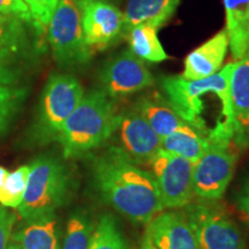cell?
<instances>
[{
    "label": "cell",
    "instance_id": "obj_1",
    "mask_svg": "<svg viewBox=\"0 0 249 249\" xmlns=\"http://www.w3.org/2000/svg\"><path fill=\"white\" fill-rule=\"evenodd\" d=\"M96 188L102 197L136 224H148L164 211L151 173L142 170L118 147H111L92 165Z\"/></svg>",
    "mask_w": 249,
    "mask_h": 249
},
{
    "label": "cell",
    "instance_id": "obj_2",
    "mask_svg": "<svg viewBox=\"0 0 249 249\" xmlns=\"http://www.w3.org/2000/svg\"><path fill=\"white\" fill-rule=\"evenodd\" d=\"M119 113L113 99L102 89L83 95L80 104L62 126L57 141L67 160L77 158L101 147L113 136Z\"/></svg>",
    "mask_w": 249,
    "mask_h": 249
},
{
    "label": "cell",
    "instance_id": "obj_3",
    "mask_svg": "<svg viewBox=\"0 0 249 249\" xmlns=\"http://www.w3.org/2000/svg\"><path fill=\"white\" fill-rule=\"evenodd\" d=\"M234 62L220 68L213 75L200 80L188 81L182 76H163L160 87L173 110L186 123L193 124L202 132H207L205 124L201 118L203 103L201 97L208 92H213L222 102L224 121L232 127L231 107V76Z\"/></svg>",
    "mask_w": 249,
    "mask_h": 249
},
{
    "label": "cell",
    "instance_id": "obj_4",
    "mask_svg": "<svg viewBox=\"0 0 249 249\" xmlns=\"http://www.w3.org/2000/svg\"><path fill=\"white\" fill-rule=\"evenodd\" d=\"M207 150L194 164L193 188L194 195L203 200H218L225 193L233 178L238 152L233 141V128L219 121L208 133Z\"/></svg>",
    "mask_w": 249,
    "mask_h": 249
},
{
    "label": "cell",
    "instance_id": "obj_5",
    "mask_svg": "<svg viewBox=\"0 0 249 249\" xmlns=\"http://www.w3.org/2000/svg\"><path fill=\"white\" fill-rule=\"evenodd\" d=\"M83 95L85 90L75 76L66 73L52 74L40 96L30 139L37 144L57 141L65 121L80 104Z\"/></svg>",
    "mask_w": 249,
    "mask_h": 249
},
{
    "label": "cell",
    "instance_id": "obj_6",
    "mask_svg": "<svg viewBox=\"0 0 249 249\" xmlns=\"http://www.w3.org/2000/svg\"><path fill=\"white\" fill-rule=\"evenodd\" d=\"M30 173L23 201L18 208L23 219L53 213L71 194V177L60 160L40 156L29 164Z\"/></svg>",
    "mask_w": 249,
    "mask_h": 249
},
{
    "label": "cell",
    "instance_id": "obj_7",
    "mask_svg": "<svg viewBox=\"0 0 249 249\" xmlns=\"http://www.w3.org/2000/svg\"><path fill=\"white\" fill-rule=\"evenodd\" d=\"M31 27L35 26L0 14V85L17 87L35 64L40 49L37 37L42 34L33 35Z\"/></svg>",
    "mask_w": 249,
    "mask_h": 249
},
{
    "label": "cell",
    "instance_id": "obj_8",
    "mask_svg": "<svg viewBox=\"0 0 249 249\" xmlns=\"http://www.w3.org/2000/svg\"><path fill=\"white\" fill-rule=\"evenodd\" d=\"M48 29L50 46L59 66L70 70L88 64L92 52L86 44L75 0H59Z\"/></svg>",
    "mask_w": 249,
    "mask_h": 249
},
{
    "label": "cell",
    "instance_id": "obj_9",
    "mask_svg": "<svg viewBox=\"0 0 249 249\" xmlns=\"http://www.w3.org/2000/svg\"><path fill=\"white\" fill-rule=\"evenodd\" d=\"M149 164L164 209H178L191 203L195 163L160 149Z\"/></svg>",
    "mask_w": 249,
    "mask_h": 249
},
{
    "label": "cell",
    "instance_id": "obj_10",
    "mask_svg": "<svg viewBox=\"0 0 249 249\" xmlns=\"http://www.w3.org/2000/svg\"><path fill=\"white\" fill-rule=\"evenodd\" d=\"M200 249H247L236 224L225 213L211 205L195 204L187 210Z\"/></svg>",
    "mask_w": 249,
    "mask_h": 249
},
{
    "label": "cell",
    "instance_id": "obj_11",
    "mask_svg": "<svg viewBox=\"0 0 249 249\" xmlns=\"http://www.w3.org/2000/svg\"><path fill=\"white\" fill-rule=\"evenodd\" d=\"M99 82L103 91L114 99L149 88L155 79L144 61L127 49L105 62L99 71Z\"/></svg>",
    "mask_w": 249,
    "mask_h": 249
},
{
    "label": "cell",
    "instance_id": "obj_12",
    "mask_svg": "<svg viewBox=\"0 0 249 249\" xmlns=\"http://www.w3.org/2000/svg\"><path fill=\"white\" fill-rule=\"evenodd\" d=\"M80 9L86 44L102 51L113 44L123 34L124 13L108 0H75Z\"/></svg>",
    "mask_w": 249,
    "mask_h": 249
},
{
    "label": "cell",
    "instance_id": "obj_13",
    "mask_svg": "<svg viewBox=\"0 0 249 249\" xmlns=\"http://www.w3.org/2000/svg\"><path fill=\"white\" fill-rule=\"evenodd\" d=\"M123 152L134 163H150L161 149V139L135 107L119 113L116 132Z\"/></svg>",
    "mask_w": 249,
    "mask_h": 249
},
{
    "label": "cell",
    "instance_id": "obj_14",
    "mask_svg": "<svg viewBox=\"0 0 249 249\" xmlns=\"http://www.w3.org/2000/svg\"><path fill=\"white\" fill-rule=\"evenodd\" d=\"M145 238L157 249H200L194 229L186 213H157L147 224Z\"/></svg>",
    "mask_w": 249,
    "mask_h": 249
},
{
    "label": "cell",
    "instance_id": "obj_15",
    "mask_svg": "<svg viewBox=\"0 0 249 249\" xmlns=\"http://www.w3.org/2000/svg\"><path fill=\"white\" fill-rule=\"evenodd\" d=\"M233 141L239 149L249 147V58L234 62L231 76Z\"/></svg>",
    "mask_w": 249,
    "mask_h": 249
},
{
    "label": "cell",
    "instance_id": "obj_16",
    "mask_svg": "<svg viewBox=\"0 0 249 249\" xmlns=\"http://www.w3.org/2000/svg\"><path fill=\"white\" fill-rule=\"evenodd\" d=\"M227 49L229 37L226 30L223 29L187 55L181 76L193 81L216 74L222 68Z\"/></svg>",
    "mask_w": 249,
    "mask_h": 249
},
{
    "label": "cell",
    "instance_id": "obj_17",
    "mask_svg": "<svg viewBox=\"0 0 249 249\" xmlns=\"http://www.w3.org/2000/svg\"><path fill=\"white\" fill-rule=\"evenodd\" d=\"M180 0H127L124 13L123 34L139 24H150L160 29L173 14Z\"/></svg>",
    "mask_w": 249,
    "mask_h": 249
},
{
    "label": "cell",
    "instance_id": "obj_18",
    "mask_svg": "<svg viewBox=\"0 0 249 249\" xmlns=\"http://www.w3.org/2000/svg\"><path fill=\"white\" fill-rule=\"evenodd\" d=\"M11 236L12 241L22 249H60L58 219L54 213L24 219Z\"/></svg>",
    "mask_w": 249,
    "mask_h": 249
},
{
    "label": "cell",
    "instance_id": "obj_19",
    "mask_svg": "<svg viewBox=\"0 0 249 249\" xmlns=\"http://www.w3.org/2000/svg\"><path fill=\"white\" fill-rule=\"evenodd\" d=\"M226 33L233 58L240 60L249 50V0H223Z\"/></svg>",
    "mask_w": 249,
    "mask_h": 249
},
{
    "label": "cell",
    "instance_id": "obj_20",
    "mask_svg": "<svg viewBox=\"0 0 249 249\" xmlns=\"http://www.w3.org/2000/svg\"><path fill=\"white\" fill-rule=\"evenodd\" d=\"M135 108L145 118L160 139L176 132L186 124L173 110L166 98H163L158 93L142 97L136 103Z\"/></svg>",
    "mask_w": 249,
    "mask_h": 249
},
{
    "label": "cell",
    "instance_id": "obj_21",
    "mask_svg": "<svg viewBox=\"0 0 249 249\" xmlns=\"http://www.w3.org/2000/svg\"><path fill=\"white\" fill-rule=\"evenodd\" d=\"M208 133L186 123L178 130L161 139V149L196 163L209 144Z\"/></svg>",
    "mask_w": 249,
    "mask_h": 249
},
{
    "label": "cell",
    "instance_id": "obj_22",
    "mask_svg": "<svg viewBox=\"0 0 249 249\" xmlns=\"http://www.w3.org/2000/svg\"><path fill=\"white\" fill-rule=\"evenodd\" d=\"M158 28L150 24H139L124 34L128 50L139 59L149 62H161L169 59L160 38Z\"/></svg>",
    "mask_w": 249,
    "mask_h": 249
},
{
    "label": "cell",
    "instance_id": "obj_23",
    "mask_svg": "<svg viewBox=\"0 0 249 249\" xmlns=\"http://www.w3.org/2000/svg\"><path fill=\"white\" fill-rule=\"evenodd\" d=\"M28 95L24 87L0 85V138L8 133Z\"/></svg>",
    "mask_w": 249,
    "mask_h": 249
},
{
    "label": "cell",
    "instance_id": "obj_24",
    "mask_svg": "<svg viewBox=\"0 0 249 249\" xmlns=\"http://www.w3.org/2000/svg\"><path fill=\"white\" fill-rule=\"evenodd\" d=\"M89 249H129L116 219L111 214L99 218L93 229Z\"/></svg>",
    "mask_w": 249,
    "mask_h": 249
},
{
    "label": "cell",
    "instance_id": "obj_25",
    "mask_svg": "<svg viewBox=\"0 0 249 249\" xmlns=\"http://www.w3.org/2000/svg\"><path fill=\"white\" fill-rule=\"evenodd\" d=\"M29 173V165H23L14 172L8 173L4 183L0 186V204L2 207L13 209L20 207L26 194Z\"/></svg>",
    "mask_w": 249,
    "mask_h": 249
},
{
    "label": "cell",
    "instance_id": "obj_26",
    "mask_svg": "<svg viewBox=\"0 0 249 249\" xmlns=\"http://www.w3.org/2000/svg\"><path fill=\"white\" fill-rule=\"evenodd\" d=\"M93 224L86 213H75L70 217L61 249H89Z\"/></svg>",
    "mask_w": 249,
    "mask_h": 249
},
{
    "label": "cell",
    "instance_id": "obj_27",
    "mask_svg": "<svg viewBox=\"0 0 249 249\" xmlns=\"http://www.w3.org/2000/svg\"><path fill=\"white\" fill-rule=\"evenodd\" d=\"M23 1L26 2L31 18L35 21L37 27L45 33L59 4V0H23Z\"/></svg>",
    "mask_w": 249,
    "mask_h": 249
},
{
    "label": "cell",
    "instance_id": "obj_28",
    "mask_svg": "<svg viewBox=\"0 0 249 249\" xmlns=\"http://www.w3.org/2000/svg\"><path fill=\"white\" fill-rule=\"evenodd\" d=\"M0 14L11 15V17L21 18L24 22L33 24L39 31H42L31 18L29 9H28L23 0H0ZM42 33H44V31H42Z\"/></svg>",
    "mask_w": 249,
    "mask_h": 249
},
{
    "label": "cell",
    "instance_id": "obj_29",
    "mask_svg": "<svg viewBox=\"0 0 249 249\" xmlns=\"http://www.w3.org/2000/svg\"><path fill=\"white\" fill-rule=\"evenodd\" d=\"M17 214L0 207V249H7Z\"/></svg>",
    "mask_w": 249,
    "mask_h": 249
},
{
    "label": "cell",
    "instance_id": "obj_30",
    "mask_svg": "<svg viewBox=\"0 0 249 249\" xmlns=\"http://www.w3.org/2000/svg\"><path fill=\"white\" fill-rule=\"evenodd\" d=\"M236 205L242 217H249V180L245 183L236 198Z\"/></svg>",
    "mask_w": 249,
    "mask_h": 249
},
{
    "label": "cell",
    "instance_id": "obj_31",
    "mask_svg": "<svg viewBox=\"0 0 249 249\" xmlns=\"http://www.w3.org/2000/svg\"><path fill=\"white\" fill-rule=\"evenodd\" d=\"M8 171L5 169V167H2V166H0V186L2 185V183H4V181H5V179L7 178V176H8Z\"/></svg>",
    "mask_w": 249,
    "mask_h": 249
},
{
    "label": "cell",
    "instance_id": "obj_32",
    "mask_svg": "<svg viewBox=\"0 0 249 249\" xmlns=\"http://www.w3.org/2000/svg\"><path fill=\"white\" fill-rule=\"evenodd\" d=\"M141 249H157V248H156L155 246L152 245L151 242L149 241L148 239L144 236V238H143V241H142V247H141Z\"/></svg>",
    "mask_w": 249,
    "mask_h": 249
},
{
    "label": "cell",
    "instance_id": "obj_33",
    "mask_svg": "<svg viewBox=\"0 0 249 249\" xmlns=\"http://www.w3.org/2000/svg\"><path fill=\"white\" fill-rule=\"evenodd\" d=\"M7 249H22L20 247V246H18L17 242H14V241H11V242H8V246H7Z\"/></svg>",
    "mask_w": 249,
    "mask_h": 249
},
{
    "label": "cell",
    "instance_id": "obj_34",
    "mask_svg": "<svg viewBox=\"0 0 249 249\" xmlns=\"http://www.w3.org/2000/svg\"><path fill=\"white\" fill-rule=\"evenodd\" d=\"M244 220H245L246 223H247V225L249 227V217H244Z\"/></svg>",
    "mask_w": 249,
    "mask_h": 249
},
{
    "label": "cell",
    "instance_id": "obj_35",
    "mask_svg": "<svg viewBox=\"0 0 249 249\" xmlns=\"http://www.w3.org/2000/svg\"><path fill=\"white\" fill-rule=\"evenodd\" d=\"M245 57H248V58H249V50H248V52H247V54H246V55H245Z\"/></svg>",
    "mask_w": 249,
    "mask_h": 249
}]
</instances>
